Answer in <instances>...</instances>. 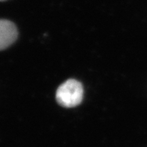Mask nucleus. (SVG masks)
Listing matches in <instances>:
<instances>
[{
    "mask_svg": "<svg viewBox=\"0 0 147 147\" xmlns=\"http://www.w3.org/2000/svg\"><path fill=\"white\" fill-rule=\"evenodd\" d=\"M0 1H4V0H0Z\"/></svg>",
    "mask_w": 147,
    "mask_h": 147,
    "instance_id": "obj_3",
    "label": "nucleus"
},
{
    "mask_svg": "<svg viewBox=\"0 0 147 147\" xmlns=\"http://www.w3.org/2000/svg\"><path fill=\"white\" fill-rule=\"evenodd\" d=\"M82 84L76 79H69L59 86L56 91L58 104L65 108H73L80 104L83 99Z\"/></svg>",
    "mask_w": 147,
    "mask_h": 147,
    "instance_id": "obj_1",
    "label": "nucleus"
},
{
    "mask_svg": "<svg viewBox=\"0 0 147 147\" xmlns=\"http://www.w3.org/2000/svg\"><path fill=\"white\" fill-rule=\"evenodd\" d=\"M17 30L13 22L0 20V50L10 47L17 40Z\"/></svg>",
    "mask_w": 147,
    "mask_h": 147,
    "instance_id": "obj_2",
    "label": "nucleus"
}]
</instances>
